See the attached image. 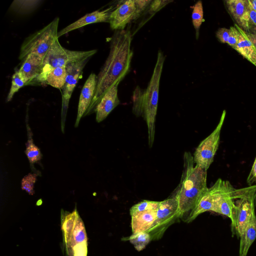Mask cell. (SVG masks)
I'll return each mask as SVG.
<instances>
[{
	"label": "cell",
	"instance_id": "6da1fadb",
	"mask_svg": "<svg viewBox=\"0 0 256 256\" xmlns=\"http://www.w3.org/2000/svg\"><path fill=\"white\" fill-rule=\"evenodd\" d=\"M132 40L130 30L115 31L110 40L109 54L97 75L94 95L84 116L94 111L106 91L116 82H120L130 72L133 56Z\"/></svg>",
	"mask_w": 256,
	"mask_h": 256
},
{
	"label": "cell",
	"instance_id": "7a4b0ae2",
	"mask_svg": "<svg viewBox=\"0 0 256 256\" xmlns=\"http://www.w3.org/2000/svg\"><path fill=\"white\" fill-rule=\"evenodd\" d=\"M164 60L163 53L158 51L156 66L147 88L142 90L138 86L132 95V112L137 116H142L146 122L150 147L152 146L154 139L160 82Z\"/></svg>",
	"mask_w": 256,
	"mask_h": 256
},
{
	"label": "cell",
	"instance_id": "3957f363",
	"mask_svg": "<svg viewBox=\"0 0 256 256\" xmlns=\"http://www.w3.org/2000/svg\"><path fill=\"white\" fill-rule=\"evenodd\" d=\"M207 171L196 166L189 152L184 154V170L174 197L180 218L193 210L199 200L207 190Z\"/></svg>",
	"mask_w": 256,
	"mask_h": 256
},
{
	"label": "cell",
	"instance_id": "277c9868",
	"mask_svg": "<svg viewBox=\"0 0 256 256\" xmlns=\"http://www.w3.org/2000/svg\"><path fill=\"white\" fill-rule=\"evenodd\" d=\"M96 50L86 51L72 50L63 47L56 39L50 46L43 60V68L35 84H42L44 76L52 69L66 67L70 63L78 62L87 58H91Z\"/></svg>",
	"mask_w": 256,
	"mask_h": 256
},
{
	"label": "cell",
	"instance_id": "5b68a950",
	"mask_svg": "<svg viewBox=\"0 0 256 256\" xmlns=\"http://www.w3.org/2000/svg\"><path fill=\"white\" fill-rule=\"evenodd\" d=\"M58 23L59 18H56L44 28L27 38L20 47L19 59L22 60L28 54L34 53L44 60L58 38Z\"/></svg>",
	"mask_w": 256,
	"mask_h": 256
},
{
	"label": "cell",
	"instance_id": "8992f818",
	"mask_svg": "<svg viewBox=\"0 0 256 256\" xmlns=\"http://www.w3.org/2000/svg\"><path fill=\"white\" fill-rule=\"evenodd\" d=\"M226 115V111L224 110L215 129L200 142L192 156L194 164L206 171L213 162L218 148L220 132Z\"/></svg>",
	"mask_w": 256,
	"mask_h": 256
},
{
	"label": "cell",
	"instance_id": "52a82bcc",
	"mask_svg": "<svg viewBox=\"0 0 256 256\" xmlns=\"http://www.w3.org/2000/svg\"><path fill=\"white\" fill-rule=\"evenodd\" d=\"M180 218L178 202L174 196L159 202L156 219L152 227L146 232L152 240H158L176 219Z\"/></svg>",
	"mask_w": 256,
	"mask_h": 256
},
{
	"label": "cell",
	"instance_id": "ba28073f",
	"mask_svg": "<svg viewBox=\"0 0 256 256\" xmlns=\"http://www.w3.org/2000/svg\"><path fill=\"white\" fill-rule=\"evenodd\" d=\"M90 58H87L68 64L66 67V76L62 91V130L63 132H64V122L70 100L79 78L82 75L83 70Z\"/></svg>",
	"mask_w": 256,
	"mask_h": 256
},
{
	"label": "cell",
	"instance_id": "9c48e42d",
	"mask_svg": "<svg viewBox=\"0 0 256 256\" xmlns=\"http://www.w3.org/2000/svg\"><path fill=\"white\" fill-rule=\"evenodd\" d=\"M141 14L136 0L122 1L110 14V27L115 30H124L126 24L137 18Z\"/></svg>",
	"mask_w": 256,
	"mask_h": 256
},
{
	"label": "cell",
	"instance_id": "30bf717a",
	"mask_svg": "<svg viewBox=\"0 0 256 256\" xmlns=\"http://www.w3.org/2000/svg\"><path fill=\"white\" fill-rule=\"evenodd\" d=\"M225 180L218 178L212 186L208 188L198 201L188 218V222L194 220L198 215L207 211H212L214 202L223 188Z\"/></svg>",
	"mask_w": 256,
	"mask_h": 256
},
{
	"label": "cell",
	"instance_id": "8fae6325",
	"mask_svg": "<svg viewBox=\"0 0 256 256\" xmlns=\"http://www.w3.org/2000/svg\"><path fill=\"white\" fill-rule=\"evenodd\" d=\"M43 68V59L34 53L28 54L23 60L18 72L26 86L35 84Z\"/></svg>",
	"mask_w": 256,
	"mask_h": 256
},
{
	"label": "cell",
	"instance_id": "7c38bea8",
	"mask_svg": "<svg viewBox=\"0 0 256 256\" xmlns=\"http://www.w3.org/2000/svg\"><path fill=\"white\" fill-rule=\"evenodd\" d=\"M236 188L226 180L224 187L214 202L212 212L224 215L232 220L234 208V193Z\"/></svg>",
	"mask_w": 256,
	"mask_h": 256
},
{
	"label": "cell",
	"instance_id": "4fadbf2b",
	"mask_svg": "<svg viewBox=\"0 0 256 256\" xmlns=\"http://www.w3.org/2000/svg\"><path fill=\"white\" fill-rule=\"evenodd\" d=\"M226 5L236 24L246 32L250 31L248 0H228Z\"/></svg>",
	"mask_w": 256,
	"mask_h": 256
},
{
	"label": "cell",
	"instance_id": "5bb4252c",
	"mask_svg": "<svg viewBox=\"0 0 256 256\" xmlns=\"http://www.w3.org/2000/svg\"><path fill=\"white\" fill-rule=\"evenodd\" d=\"M114 10L113 7L110 6L105 10H97L86 14L60 30L58 32V38L73 30L78 29L88 24L102 22H109L110 14Z\"/></svg>",
	"mask_w": 256,
	"mask_h": 256
},
{
	"label": "cell",
	"instance_id": "9a60e30c",
	"mask_svg": "<svg viewBox=\"0 0 256 256\" xmlns=\"http://www.w3.org/2000/svg\"><path fill=\"white\" fill-rule=\"evenodd\" d=\"M118 82L114 84L104 94L96 106L94 111L96 112V120L100 122L104 120L110 112L120 104L118 95Z\"/></svg>",
	"mask_w": 256,
	"mask_h": 256
},
{
	"label": "cell",
	"instance_id": "2e32d148",
	"mask_svg": "<svg viewBox=\"0 0 256 256\" xmlns=\"http://www.w3.org/2000/svg\"><path fill=\"white\" fill-rule=\"evenodd\" d=\"M97 83V76L91 73L86 81L80 96L78 116L75 126L78 125L80 118L88 108L95 94Z\"/></svg>",
	"mask_w": 256,
	"mask_h": 256
},
{
	"label": "cell",
	"instance_id": "e0dca14e",
	"mask_svg": "<svg viewBox=\"0 0 256 256\" xmlns=\"http://www.w3.org/2000/svg\"><path fill=\"white\" fill-rule=\"evenodd\" d=\"M156 210H148L131 216L132 234L146 232L153 226L156 219Z\"/></svg>",
	"mask_w": 256,
	"mask_h": 256
},
{
	"label": "cell",
	"instance_id": "ac0fdd59",
	"mask_svg": "<svg viewBox=\"0 0 256 256\" xmlns=\"http://www.w3.org/2000/svg\"><path fill=\"white\" fill-rule=\"evenodd\" d=\"M238 33V41L235 50L256 66V48L248 38L247 32L236 24L234 26Z\"/></svg>",
	"mask_w": 256,
	"mask_h": 256
},
{
	"label": "cell",
	"instance_id": "d6986e66",
	"mask_svg": "<svg viewBox=\"0 0 256 256\" xmlns=\"http://www.w3.org/2000/svg\"><path fill=\"white\" fill-rule=\"evenodd\" d=\"M240 238L239 256H246L252 244L256 238V216L254 214Z\"/></svg>",
	"mask_w": 256,
	"mask_h": 256
},
{
	"label": "cell",
	"instance_id": "ffe728a7",
	"mask_svg": "<svg viewBox=\"0 0 256 256\" xmlns=\"http://www.w3.org/2000/svg\"><path fill=\"white\" fill-rule=\"evenodd\" d=\"M66 76V67L52 69L44 77L41 84H47L58 89H62Z\"/></svg>",
	"mask_w": 256,
	"mask_h": 256
},
{
	"label": "cell",
	"instance_id": "44dd1931",
	"mask_svg": "<svg viewBox=\"0 0 256 256\" xmlns=\"http://www.w3.org/2000/svg\"><path fill=\"white\" fill-rule=\"evenodd\" d=\"M87 240L84 224L80 216H78L70 239L64 245L68 254L70 256L72 248L74 246Z\"/></svg>",
	"mask_w": 256,
	"mask_h": 256
},
{
	"label": "cell",
	"instance_id": "7402d4cb",
	"mask_svg": "<svg viewBox=\"0 0 256 256\" xmlns=\"http://www.w3.org/2000/svg\"><path fill=\"white\" fill-rule=\"evenodd\" d=\"M28 128L29 138L26 144V148L25 152L30 164H33L41 160L42 154L39 148L34 144L32 134H30V129L28 126Z\"/></svg>",
	"mask_w": 256,
	"mask_h": 256
},
{
	"label": "cell",
	"instance_id": "603a6c76",
	"mask_svg": "<svg viewBox=\"0 0 256 256\" xmlns=\"http://www.w3.org/2000/svg\"><path fill=\"white\" fill-rule=\"evenodd\" d=\"M204 11L202 1H198L193 6L192 18V22L196 30V40L198 38L200 26L204 21Z\"/></svg>",
	"mask_w": 256,
	"mask_h": 256
},
{
	"label": "cell",
	"instance_id": "cb8c5ba5",
	"mask_svg": "<svg viewBox=\"0 0 256 256\" xmlns=\"http://www.w3.org/2000/svg\"><path fill=\"white\" fill-rule=\"evenodd\" d=\"M41 0H14L12 4V8L20 14H28L40 4Z\"/></svg>",
	"mask_w": 256,
	"mask_h": 256
},
{
	"label": "cell",
	"instance_id": "d4e9b609",
	"mask_svg": "<svg viewBox=\"0 0 256 256\" xmlns=\"http://www.w3.org/2000/svg\"><path fill=\"white\" fill-rule=\"evenodd\" d=\"M151 240V236L147 232L132 234L129 238L130 242L138 251L144 250Z\"/></svg>",
	"mask_w": 256,
	"mask_h": 256
},
{
	"label": "cell",
	"instance_id": "484cf974",
	"mask_svg": "<svg viewBox=\"0 0 256 256\" xmlns=\"http://www.w3.org/2000/svg\"><path fill=\"white\" fill-rule=\"evenodd\" d=\"M24 86H26V82L18 70L16 71L12 76L11 86L7 96L6 102H10L14 94Z\"/></svg>",
	"mask_w": 256,
	"mask_h": 256
},
{
	"label": "cell",
	"instance_id": "4316f807",
	"mask_svg": "<svg viewBox=\"0 0 256 256\" xmlns=\"http://www.w3.org/2000/svg\"><path fill=\"white\" fill-rule=\"evenodd\" d=\"M159 204V202L144 200L134 205L130 210V216L138 212L148 210H156Z\"/></svg>",
	"mask_w": 256,
	"mask_h": 256
},
{
	"label": "cell",
	"instance_id": "83f0119b",
	"mask_svg": "<svg viewBox=\"0 0 256 256\" xmlns=\"http://www.w3.org/2000/svg\"><path fill=\"white\" fill-rule=\"evenodd\" d=\"M37 174L30 173L24 176L22 180V189L30 195L34 193V184L36 180Z\"/></svg>",
	"mask_w": 256,
	"mask_h": 256
},
{
	"label": "cell",
	"instance_id": "f1b7e54d",
	"mask_svg": "<svg viewBox=\"0 0 256 256\" xmlns=\"http://www.w3.org/2000/svg\"><path fill=\"white\" fill-rule=\"evenodd\" d=\"M88 252L87 241L74 246L72 250L70 256H86Z\"/></svg>",
	"mask_w": 256,
	"mask_h": 256
},
{
	"label": "cell",
	"instance_id": "f546056e",
	"mask_svg": "<svg viewBox=\"0 0 256 256\" xmlns=\"http://www.w3.org/2000/svg\"><path fill=\"white\" fill-rule=\"evenodd\" d=\"M230 36L227 44L235 50L238 41V31L234 26H230Z\"/></svg>",
	"mask_w": 256,
	"mask_h": 256
},
{
	"label": "cell",
	"instance_id": "4dcf8cb0",
	"mask_svg": "<svg viewBox=\"0 0 256 256\" xmlns=\"http://www.w3.org/2000/svg\"><path fill=\"white\" fill-rule=\"evenodd\" d=\"M230 32V29L225 28H220L216 32V36L220 42L227 44Z\"/></svg>",
	"mask_w": 256,
	"mask_h": 256
},
{
	"label": "cell",
	"instance_id": "1f68e13d",
	"mask_svg": "<svg viewBox=\"0 0 256 256\" xmlns=\"http://www.w3.org/2000/svg\"><path fill=\"white\" fill-rule=\"evenodd\" d=\"M249 186L256 185V156L246 180Z\"/></svg>",
	"mask_w": 256,
	"mask_h": 256
},
{
	"label": "cell",
	"instance_id": "d6a6232c",
	"mask_svg": "<svg viewBox=\"0 0 256 256\" xmlns=\"http://www.w3.org/2000/svg\"><path fill=\"white\" fill-rule=\"evenodd\" d=\"M170 0H154L152 1L150 4V10L152 11L156 12L159 10L163 6L170 2Z\"/></svg>",
	"mask_w": 256,
	"mask_h": 256
},
{
	"label": "cell",
	"instance_id": "836d02e7",
	"mask_svg": "<svg viewBox=\"0 0 256 256\" xmlns=\"http://www.w3.org/2000/svg\"><path fill=\"white\" fill-rule=\"evenodd\" d=\"M249 16L250 22L253 28L256 29V12L253 8L250 0H248Z\"/></svg>",
	"mask_w": 256,
	"mask_h": 256
},
{
	"label": "cell",
	"instance_id": "e575fe53",
	"mask_svg": "<svg viewBox=\"0 0 256 256\" xmlns=\"http://www.w3.org/2000/svg\"><path fill=\"white\" fill-rule=\"evenodd\" d=\"M247 34L256 48V29L254 28L252 31L247 32Z\"/></svg>",
	"mask_w": 256,
	"mask_h": 256
},
{
	"label": "cell",
	"instance_id": "d590c367",
	"mask_svg": "<svg viewBox=\"0 0 256 256\" xmlns=\"http://www.w3.org/2000/svg\"><path fill=\"white\" fill-rule=\"evenodd\" d=\"M250 2L253 8L256 12V0H250Z\"/></svg>",
	"mask_w": 256,
	"mask_h": 256
}]
</instances>
